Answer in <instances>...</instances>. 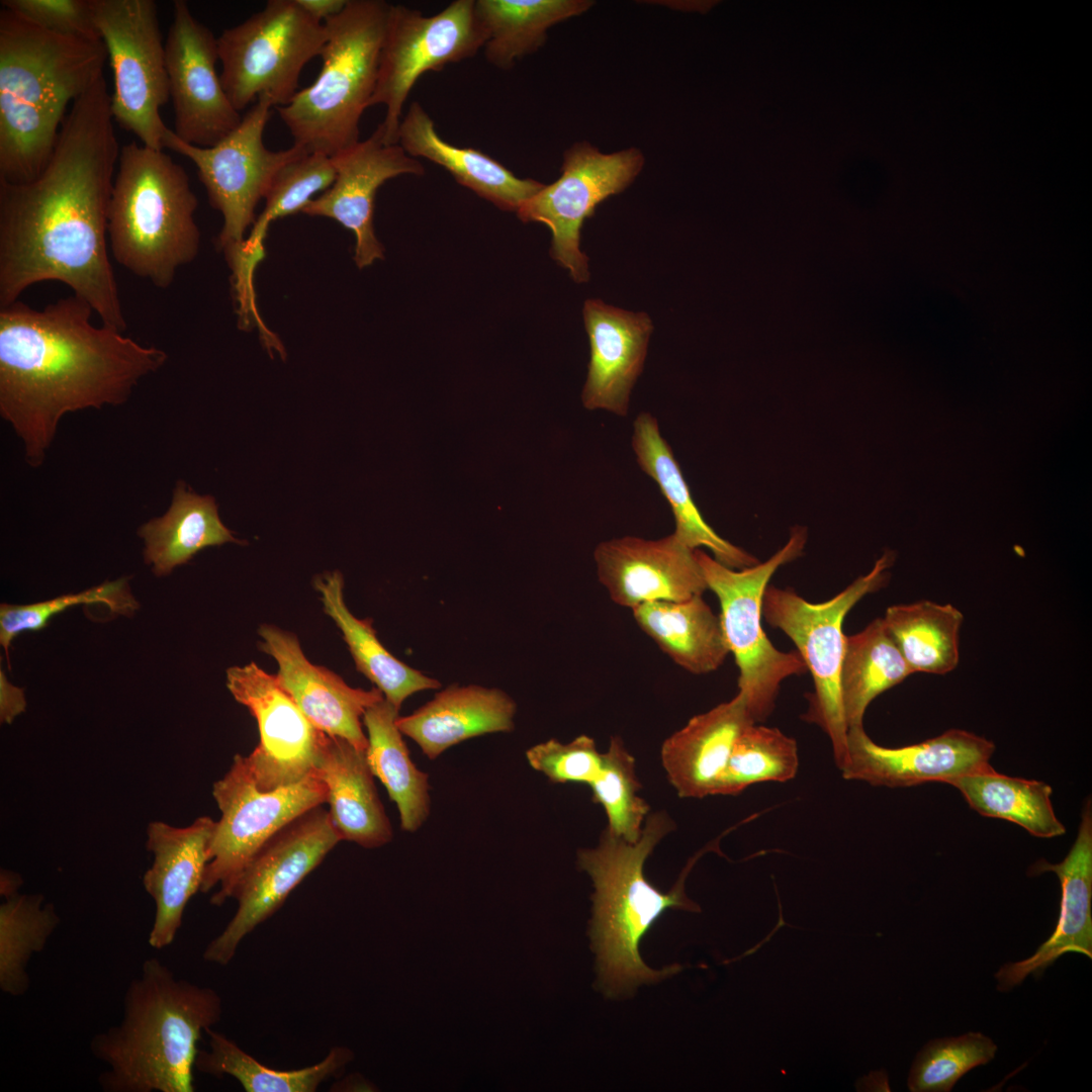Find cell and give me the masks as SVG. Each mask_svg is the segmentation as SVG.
<instances>
[{
	"label": "cell",
	"mask_w": 1092,
	"mask_h": 1092,
	"mask_svg": "<svg viewBox=\"0 0 1092 1092\" xmlns=\"http://www.w3.org/2000/svg\"><path fill=\"white\" fill-rule=\"evenodd\" d=\"M391 4L348 0L327 19V42L315 81L278 107L294 145L335 157L360 142L359 123L375 91Z\"/></svg>",
	"instance_id": "7"
},
{
	"label": "cell",
	"mask_w": 1092,
	"mask_h": 1092,
	"mask_svg": "<svg viewBox=\"0 0 1092 1092\" xmlns=\"http://www.w3.org/2000/svg\"><path fill=\"white\" fill-rule=\"evenodd\" d=\"M1 5L50 32L101 39L93 18L92 0H2Z\"/></svg>",
	"instance_id": "47"
},
{
	"label": "cell",
	"mask_w": 1092,
	"mask_h": 1092,
	"mask_svg": "<svg viewBox=\"0 0 1092 1092\" xmlns=\"http://www.w3.org/2000/svg\"><path fill=\"white\" fill-rule=\"evenodd\" d=\"M226 687L256 719L260 742L245 757L261 790H274L303 780L314 763L326 733L316 729L293 699L255 662L226 670Z\"/></svg>",
	"instance_id": "18"
},
{
	"label": "cell",
	"mask_w": 1092,
	"mask_h": 1092,
	"mask_svg": "<svg viewBox=\"0 0 1092 1092\" xmlns=\"http://www.w3.org/2000/svg\"><path fill=\"white\" fill-rule=\"evenodd\" d=\"M327 28L296 0H270L242 23L217 37L220 81L241 112L255 98L268 96L274 105H287L298 92L304 66L321 56Z\"/></svg>",
	"instance_id": "10"
},
{
	"label": "cell",
	"mask_w": 1092,
	"mask_h": 1092,
	"mask_svg": "<svg viewBox=\"0 0 1092 1092\" xmlns=\"http://www.w3.org/2000/svg\"><path fill=\"white\" fill-rule=\"evenodd\" d=\"M336 179L332 157L321 152L306 153L286 163L274 176L265 195L266 204L256 218L242 247L239 266L254 271L265 256L264 240L271 221L301 212L320 191L329 189Z\"/></svg>",
	"instance_id": "41"
},
{
	"label": "cell",
	"mask_w": 1092,
	"mask_h": 1092,
	"mask_svg": "<svg viewBox=\"0 0 1092 1092\" xmlns=\"http://www.w3.org/2000/svg\"><path fill=\"white\" fill-rule=\"evenodd\" d=\"M198 206L185 169L163 150L131 142L120 149L107 218L114 260L161 289L194 260Z\"/></svg>",
	"instance_id": "6"
},
{
	"label": "cell",
	"mask_w": 1092,
	"mask_h": 1092,
	"mask_svg": "<svg viewBox=\"0 0 1092 1092\" xmlns=\"http://www.w3.org/2000/svg\"><path fill=\"white\" fill-rule=\"evenodd\" d=\"M314 769L326 784L330 818L342 840L365 848L392 840V827L376 791L366 750L325 734Z\"/></svg>",
	"instance_id": "28"
},
{
	"label": "cell",
	"mask_w": 1092,
	"mask_h": 1092,
	"mask_svg": "<svg viewBox=\"0 0 1092 1092\" xmlns=\"http://www.w3.org/2000/svg\"><path fill=\"white\" fill-rule=\"evenodd\" d=\"M516 712V702L500 689L451 685L412 714L398 716L396 725L433 760L467 739L511 732Z\"/></svg>",
	"instance_id": "26"
},
{
	"label": "cell",
	"mask_w": 1092,
	"mask_h": 1092,
	"mask_svg": "<svg viewBox=\"0 0 1092 1092\" xmlns=\"http://www.w3.org/2000/svg\"><path fill=\"white\" fill-rule=\"evenodd\" d=\"M1055 873L1061 883L1060 915L1055 931L1029 958L1008 963L995 974L997 989L1008 992L1028 976L1036 978L1068 952L1092 958V808L1084 804L1077 838L1067 856L1059 863L1037 860L1029 875Z\"/></svg>",
	"instance_id": "25"
},
{
	"label": "cell",
	"mask_w": 1092,
	"mask_h": 1092,
	"mask_svg": "<svg viewBox=\"0 0 1092 1092\" xmlns=\"http://www.w3.org/2000/svg\"><path fill=\"white\" fill-rule=\"evenodd\" d=\"M994 1041L982 1032L935 1038L917 1054L908 1077L912 1092H948L972 1069L991 1062Z\"/></svg>",
	"instance_id": "44"
},
{
	"label": "cell",
	"mask_w": 1092,
	"mask_h": 1092,
	"mask_svg": "<svg viewBox=\"0 0 1092 1092\" xmlns=\"http://www.w3.org/2000/svg\"><path fill=\"white\" fill-rule=\"evenodd\" d=\"M113 76V120L141 144L164 150L160 108L169 100L165 43L153 0H92Z\"/></svg>",
	"instance_id": "13"
},
{
	"label": "cell",
	"mask_w": 1092,
	"mask_h": 1092,
	"mask_svg": "<svg viewBox=\"0 0 1092 1092\" xmlns=\"http://www.w3.org/2000/svg\"><path fill=\"white\" fill-rule=\"evenodd\" d=\"M806 541V529L796 526L788 542L767 560L742 569L727 567L701 549L695 550L708 589L719 601L722 630L739 671L738 692L755 723L771 714L782 682L807 671L797 651L783 652L769 641L761 610L771 576L802 555Z\"/></svg>",
	"instance_id": "8"
},
{
	"label": "cell",
	"mask_w": 1092,
	"mask_h": 1092,
	"mask_svg": "<svg viewBox=\"0 0 1092 1092\" xmlns=\"http://www.w3.org/2000/svg\"><path fill=\"white\" fill-rule=\"evenodd\" d=\"M272 106L268 96H259L241 123L212 147L188 144L169 127L163 136L164 149L193 162L210 205L220 212L222 228L216 243L228 262L241 254L245 233L256 220V206L275 174L286 163L308 153L294 144L280 151L265 147L263 133Z\"/></svg>",
	"instance_id": "12"
},
{
	"label": "cell",
	"mask_w": 1092,
	"mask_h": 1092,
	"mask_svg": "<svg viewBox=\"0 0 1092 1092\" xmlns=\"http://www.w3.org/2000/svg\"><path fill=\"white\" fill-rule=\"evenodd\" d=\"M209 1050H198L194 1068L220 1078H235L247 1092H314L353 1059L343 1046L331 1049L320 1063L298 1070H274L258 1062L234 1040L213 1027L205 1030Z\"/></svg>",
	"instance_id": "38"
},
{
	"label": "cell",
	"mask_w": 1092,
	"mask_h": 1092,
	"mask_svg": "<svg viewBox=\"0 0 1092 1092\" xmlns=\"http://www.w3.org/2000/svg\"><path fill=\"white\" fill-rule=\"evenodd\" d=\"M582 315L589 341L582 404L589 411L625 417L631 391L643 370L652 322L645 312L628 311L593 298L584 302Z\"/></svg>",
	"instance_id": "23"
},
{
	"label": "cell",
	"mask_w": 1092,
	"mask_h": 1092,
	"mask_svg": "<svg viewBox=\"0 0 1092 1092\" xmlns=\"http://www.w3.org/2000/svg\"><path fill=\"white\" fill-rule=\"evenodd\" d=\"M341 840L329 811L322 805L276 832L239 877L231 897L238 903L236 913L207 944L203 959L228 965L243 939L283 905L291 891Z\"/></svg>",
	"instance_id": "15"
},
{
	"label": "cell",
	"mask_w": 1092,
	"mask_h": 1092,
	"mask_svg": "<svg viewBox=\"0 0 1092 1092\" xmlns=\"http://www.w3.org/2000/svg\"><path fill=\"white\" fill-rule=\"evenodd\" d=\"M397 144L413 158H424L447 170L455 180L496 207L518 211L545 184L517 177L503 164L472 149L454 146L440 136L419 102L401 119Z\"/></svg>",
	"instance_id": "29"
},
{
	"label": "cell",
	"mask_w": 1092,
	"mask_h": 1092,
	"mask_svg": "<svg viewBox=\"0 0 1092 1092\" xmlns=\"http://www.w3.org/2000/svg\"><path fill=\"white\" fill-rule=\"evenodd\" d=\"M332 158L336 167L333 185L301 212L333 218L350 230L356 239L354 261L364 268L383 259V246L373 226L377 190L391 178L423 175L425 169L398 144L386 145L380 124L368 139Z\"/></svg>",
	"instance_id": "20"
},
{
	"label": "cell",
	"mask_w": 1092,
	"mask_h": 1092,
	"mask_svg": "<svg viewBox=\"0 0 1092 1092\" xmlns=\"http://www.w3.org/2000/svg\"><path fill=\"white\" fill-rule=\"evenodd\" d=\"M882 619L912 673L957 668L964 615L954 606L926 600L894 605Z\"/></svg>",
	"instance_id": "36"
},
{
	"label": "cell",
	"mask_w": 1092,
	"mask_h": 1092,
	"mask_svg": "<svg viewBox=\"0 0 1092 1092\" xmlns=\"http://www.w3.org/2000/svg\"><path fill=\"white\" fill-rule=\"evenodd\" d=\"M296 2L306 13L322 22L342 12L348 0H296Z\"/></svg>",
	"instance_id": "49"
},
{
	"label": "cell",
	"mask_w": 1092,
	"mask_h": 1092,
	"mask_svg": "<svg viewBox=\"0 0 1092 1092\" xmlns=\"http://www.w3.org/2000/svg\"><path fill=\"white\" fill-rule=\"evenodd\" d=\"M327 793L326 784L315 769L298 783L261 790L245 757L235 755L228 772L213 784L212 796L220 818L215 821L209 842L200 892L218 887L210 903L223 904L264 843L298 816L327 803Z\"/></svg>",
	"instance_id": "11"
},
{
	"label": "cell",
	"mask_w": 1092,
	"mask_h": 1092,
	"mask_svg": "<svg viewBox=\"0 0 1092 1092\" xmlns=\"http://www.w3.org/2000/svg\"><path fill=\"white\" fill-rule=\"evenodd\" d=\"M979 814L1013 822L1031 835L1052 838L1065 834L1052 805L1048 784L998 774L994 768L950 782Z\"/></svg>",
	"instance_id": "39"
},
{
	"label": "cell",
	"mask_w": 1092,
	"mask_h": 1092,
	"mask_svg": "<svg viewBox=\"0 0 1092 1092\" xmlns=\"http://www.w3.org/2000/svg\"><path fill=\"white\" fill-rule=\"evenodd\" d=\"M398 711L385 699L366 710L362 719L368 733L366 757L372 774L396 804L400 828L415 832L430 815L429 775L419 769L410 756L396 725Z\"/></svg>",
	"instance_id": "34"
},
{
	"label": "cell",
	"mask_w": 1092,
	"mask_h": 1092,
	"mask_svg": "<svg viewBox=\"0 0 1092 1092\" xmlns=\"http://www.w3.org/2000/svg\"><path fill=\"white\" fill-rule=\"evenodd\" d=\"M105 605L111 613L130 616L139 609V604L131 595L126 578L106 581L77 594H69L30 605H1L0 608V643L5 650L9 664V647L12 640L25 631H38L47 626L50 619L78 605Z\"/></svg>",
	"instance_id": "45"
},
{
	"label": "cell",
	"mask_w": 1092,
	"mask_h": 1092,
	"mask_svg": "<svg viewBox=\"0 0 1092 1092\" xmlns=\"http://www.w3.org/2000/svg\"><path fill=\"white\" fill-rule=\"evenodd\" d=\"M215 821L202 816L186 827L153 821L147 828V848L154 859L142 882L155 902L149 944L170 945L182 925L188 901L201 890Z\"/></svg>",
	"instance_id": "24"
},
{
	"label": "cell",
	"mask_w": 1092,
	"mask_h": 1092,
	"mask_svg": "<svg viewBox=\"0 0 1092 1092\" xmlns=\"http://www.w3.org/2000/svg\"><path fill=\"white\" fill-rule=\"evenodd\" d=\"M258 634L262 639L259 648L278 664L275 675L279 685L310 723L330 736L366 750L368 739L361 719L370 706L384 699L382 692L376 687L352 688L335 672L314 665L291 632L264 624Z\"/></svg>",
	"instance_id": "22"
},
{
	"label": "cell",
	"mask_w": 1092,
	"mask_h": 1092,
	"mask_svg": "<svg viewBox=\"0 0 1092 1092\" xmlns=\"http://www.w3.org/2000/svg\"><path fill=\"white\" fill-rule=\"evenodd\" d=\"M593 799L605 810L607 831L630 843L636 842L649 815V806L637 792L641 785L635 772V759L623 740L612 737L603 753L599 776L590 783Z\"/></svg>",
	"instance_id": "43"
},
{
	"label": "cell",
	"mask_w": 1092,
	"mask_h": 1092,
	"mask_svg": "<svg viewBox=\"0 0 1092 1092\" xmlns=\"http://www.w3.org/2000/svg\"><path fill=\"white\" fill-rule=\"evenodd\" d=\"M673 828L665 812H656L647 816L636 842L605 830L596 847L578 851V866L595 886L589 935L597 953L600 986L610 997L641 984L657 983L681 970L678 965L653 970L639 953L642 937L667 909L701 911L685 892L686 878L701 852L689 861L667 893L651 885L643 873L647 857Z\"/></svg>",
	"instance_id": "5"
},
{
	"label": "cell",
	"mask_w": 1092,
	"mask_h": 1092,
	"mask_svg": "<svg viewBox=\"0 0 1092 1092\" xmlns=\"http://www.w3.org/2000/svg\"><path fill=\"white\" fill-rule=\"evenodd\" d=\"M643 164L638 149L604 154L587 142L575 143L564 153L560 177L517 211L523 222L542 223L551 231L550 255L573 281L589 279L588 258L580 250L584 220L602 201L624 191Z\"/></svg>",
	"instance_id": "16"
},
{
	"label": "cell",
	"mask_w": 1092,
	"mask_h": 1092,
	"mask_svg": "<svg viewBox=\"0 0 1092 1092\" xmlns=\"http://www.w3.org/2000/svg\"><path fill=\"white\" fill-rule=\"evenodd\" d=\"M314 587L325 613L343 634L356 668L397 709L415 693L435 690L441 682L398 660L379 641L371 621L356 618L344 600V578L339 571L317 576Z\"/></svg>",
	"instance_id": "32"
},
{
	"label": "cell",
	"mask_w": 1092,
	"mask_h": 1092,
	"mask_svg": "<svg viewBox=\"0 0 1092 1092\" xmlns=\"http://www.w3.org/2000/svg\"><path fill=\"white\" fill-rule=\"evenodd\" d=\"M222 999L212 988L178 979L157 958L147 959L123 996L118 1024L90 1040L106 1069L104 1092H193L201 1034L217 1024Z\"/></svg>",
	"instance_id": "4"
},
{
	"label": "cell",
	"mask_w": 1092,
	"mask_h": 1092,
	"mask_svg": "<svg viewBox=\"0 0 1092 1092\" xmlns=\"http://www.w3.org/2000/svg\"><path fill=\"white\" fill-rule=\"evenodd\" d=\"M912 674L882 618L846 636L840 694L848 728L862 725L872 701Z\"/></svg>",
	"instance_id": "37"
},
{
	"label": "cell",
	"mask_w": 1092,
	"mask_h": 1092,
	"mask_svg": "<svg viewBox=\"0 0 1092 1092\" xmlns=\"http://www.w3.org/2000/svg\"><path fill=\"white\" fill-rule=\"evenodd\" d=\"M798 767L796 740L778 728L753 723L737 738L714 795L734 796L753 784L788 782Z\"/></svg>",
	"instance_id": "42"
},
{
	"label": "cell",
	"mask_w": 1092,
	"mask_h": 1092,
	"mask_svg": "<svg viewBox=\"0 0 1092 1092\" xmlns=\"http://www.w3.org/2000/svg\"><path fill=\"white\" fill-rule=\"evenodd\" d=\"M165 59L174 111L173 131L197 147L216 145L243 117L230 101L216 72L217 37L193 16L186 1H174Z\"/></svg>",
	"instance_id": "17"
},
{
	"label": "cell",
	"mask_w": 1092,
	"mask_h": 1092,
	"mask_svg": "<svg viewBox=\"0 0 1092 1092\" xmlns=\"http://www.w3.org/2000/svg\"><path fill=\"white\" fill-rule=\"evenodd\" d=\"M894 559L893 552L886 551L869 573L823 603H810L790 588L774 585H767L763 594L762 617L791 638L814 681V692L808 697L809 706L802 718L819 726L829 737L839 768L846 758L848 732L840 694L846 640L843 622L864 596L888 582V568Z\"/></svg>",
	"instance_id": "9"
},
{
	"label": "cell",
	"mask_w": 1092,
	"mask_h": 1092,
	"mask_svg": "<svg viewBox=\"0 0 1092 1092\" xmlns=\"http://www.w3.org/2000/svg\"><path fill=\"white\" fill-rule=\"evenodd\" d=\"M526 758L532 768L556 784L589 786L603 763V753L587 735H579L568 743L553 738L538 743L526 751Z\"/></svg>",
	"instance_id": "46"
},
{
	"label": "cell",
	"mask_w": 1092,
	"mask_h": 1092,
	"mask_svg": "<svg viewBox=\"0 0 1092 1092\" xmlns=\"http://www.w3.org/2000/svg\"><path fill=\"white\" fill-rule=\"evenodd\" d=\"M0 905V988L11 996L29 988L28 962L40 952L60 923L41 894L15 893Z\"/></svg>",
	"instance_id": "40"
},
{
	"label": "cell",
	"mask_w": 1092,
	"mask_h": 1092,
	"mask_svg": "<svg viewBox=\"0 0 1092 1092\" xmlns=\"http://www.w3.org/2000/svg\"><path fill=\"white\" fill-rule=\"evenodd\" d=\"M631 446L640 469L653 479L667 500L675 522L673 534L682 544L693 550L706 547L715 560L733 569L759 562L755 556L718 535L704 520L673 452L650 413L636 417Z\"/></svg>",
	"instance_id": "30"
},
{
	"label": "cell",
	"mask_w": 1092,
	"mask_h": 1092,
	"mask_svg": "<svg viewBox=\"0 0 1092 1092\" xmlns=\"http://www.w3.org/2000/svg\"><path fill=\"white\" fill-rule=\"evenodd\" d=\"M102 39L50 32L0 11V180L24 183L46 168L70 103L103 75Z\"/></svg>",
	"instance_id": "3"
},
{
	"label": "cell",
	"mask_w": 1092,
	"mask_h": 1092,
	"mask_svg": "<svg viewBox=\"0 0 1092 1092\" xmlns=\"http://www.w3.org/2000/svg\"><path fill=\"white\" fill-rule=\"evenodd\" d=\"M995 745L962 729H949L920 743L885 747L874 742L863 726L848 728L847 753L839 768L845 780L872 786L906 788L928 782H950L992 769Z\"/></svg>",
	"instance_id": "19"
},
{
	"label": "cell",
	"mask_w": 1092,
	"mask_h": 1092,
	"mask_svg": "<svg viewBox=\"0 0 1092 1092\" xmlns=\"http://www.w3.org/2000/svg\"><path fill=\"white\" fill-rule=\"evenodd\" d=\"M632 612L641 630L689 672L714 671L730 653L720 618L702 596L645 603Z\"/></svg>",
	"instance_id": "31"
},
{
	"label": "cell",
	"mask_w": 1092,
	"mask_h": 1092,
	"mask_svg": "<svg viewBox=\"0 0 1092 1092\" xmlns=\"http://www.w3.org/2000/svg\"><path fill=\"white\" fill-rule=\"evenodd\" d=\"M102 75L76 99L33 180H0V307L59 281L103 325L127 329L108 254V206L120 150Z\"/></svg>",
	"instance_id": "1"
},
{
	"label": "cell",
	"mask_w": 1092,
	"mask_h": 1092,
	"mask_svg": "<svg viewBox=\"0 0 1092 1092\" xmlns=\"http://www.w3.org/2000/svg\"><path fill=\"white\" fill-rule=\"evenodd\" d=\"M597 575L611 600L630 608L650 602H679L708 589L695 550L672 533L650 540L624 536L599 543Z\"/></svg>",
	"instance_id": "21"
},
{
	"label": "cell",
	"mask_w": 1092,
	"mask_h": 1092,
	"mask_svg": "<svg viewBox=\"0 0 1092 1092\" xmlns=\"http://www.w3.org/2000/svg\"><path fill=\"white\" fill-rule=\"evenodd\" d=\"M144 557L158 575H168L208 546L242 543L219 519L215 499L200 495L178 481L172 504L165 515L141 526Z\"/></svg>",
	"instance_id": "33"
},
{
	"label": "cell",
	"mask_w": 1092,
	"mask_h": 1092,
	"mask_svg": "<svg viewBox=\"0 0 1092 1092\" xmlns=\"http://www.w3.org/2000/svg\"><path fill=\"white\" fill-rule=\"evenodd\" d=\"M753 723L746 700L738 692L730 701L693 717L669 736L661 747V761L677 795H714L737 738Z\"/></svg>",
	"instance_id": "27"
},
{
	"label": "cell",
	"mask_w": 1092,
	"mask_h": 1092,
	"mask_svg": "<svg viewBox=\"0 0 1092 1092\" xmlns=\"http://www.w3.org/2000/svg\"><path fill=\"white\" fill-rule=\"evenodd\" d=\"M92 307L74 294L34 309L0 307V414L39 467L69 413L120 405L167 353L114 328L91 323Z\"/></svg>",
	"instance_id": "2"
},
{
	"label": "cell",
	"mask_w": 1092,
	"mask_h": 1092,
	"mask_svg": "<svg viewBox=\"0 0 1092 1092\" xmlns=\"http://www.w3.org/2000/svg\"><path fill=\"white\" fill-rule=\"evenodd\" d=\"M26 701L23 691L12 686L3 671L0 674V720L10 724L14 718L24 712Z\"/></svg>",
	"instance_id": "48"
},
{
	"label": "cell",
	"mask_w": 1092,
	"mask_h": 1092,
	"mask_svg": "<svg viewBox=\"0 0 1092 1092\" xmlns=\"http://www.w3.org/2000/svg\"><path fill=\"white\" fill-rule=\"evenodd\" d=\"M587 0H476L475 17L484 53L494 67L508 70L535 53L553 25L586 11Z\"/></svg>",
	"instance_id": "35"
},
{
	"label": "cell",
	"mask_w": 1092,
	"mask_h": 1092,
	"mask_svg": "<svg viewBox=\"0 0 1092 1092\" xmlns=\"http://www.w3.org/2000/svg\"><path fill=\"white\" fill-rule=\"evenodd\" d=\"M474 4L455 0L432 16L391 4L370 104L385 106L380 125L386 145L397 144L403 105L421 76L472 58L483 48Z\"/></svg>",
	"instance_id": "14"
},
{
	"label": "cell",
	"mask_w": 1092,
	"mask_h": 1092,
	"mask_svg": "<svg viewBox=\"0 0 1092 1092\" xmlns=\"http://www.w3.org/2000/svg\"><path fill=\"white\" fill-rule=\"evenodd\" d=\"M22 885V878L20 875L8 871L1 870L0 875V894L2 897H8L15 893H18L19 888Z\"/></svg>",
	"instance_id": "50"
}]
</instances>
